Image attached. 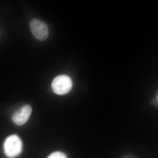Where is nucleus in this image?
<instances>
[{"label": "nucleus", "mask_w": 158, "mask_h": 158, "mask_svg": "<svg viewBox=\"0 0 158 158\" xmlns=\"http://www.w3.org/2000/svg\"><path fill=\"white\" fill-rule=\"evenodd\" d=\"M31 113L32 108L30 105L23 106L13 114L12 120L15 124L22 125L28 121Z\"/></svg>", "instance_id": "nucleus-4"}, {"label": "nucleus", "mask_w": 158, "mask_h": 158, "mask_svg": "<svg viewBox=\"0 0 158 158\" xmlns=\"http://www.w3.org/2000/svg\"><path fill=\"white\" fill-rule=\"evenodd\" d=\"M22 142L16 135H11L6 138L4 144V152L8 157L13 158L19 155L22 150Z\"/></svg>", "instance_id": "nucleus-1"}, {"label": "nucleus", "mask_w": 158, "mask_h": 158, "mask_svg": "<svg viewBox=\"0 0 158 158\" xmlns=\"http://www.w3.org/2000/svg\"><path fill=\"white\" fill-rule=\"evenodd\" d=\"M48 158H67L65 154L60 152H56L51 154Z\"/></svg>", "instance_id": "nucleus-5"}, {"label": "nucleus", "mask_w": 158, "mask_h": 158, "mask_svg": "<svg viewBox=\"0 0 158 158\" xmlns=\"http://www.w3.org/2000/svg\"><path fill=\"white\" fill-rule=\"evenodd\" d=\"M30 26L31 32L36 39L40 41L47 39L49 31L45 22L37 19H33L30 22Z\"/></svg>", "instance_id": "nucleus-3"}, {"label": "nucleus", "mask_w": 158, "mask_h": 158, "mask_svg": "<svg viewBox=\"0 0 158 158\" xmlns=\"http://www.w3.org/2000/svg\"><path fill=\"white\" fill-rule=\"evenodd\" d=\"M72 85V81L70 77L65 75H61L54 79L52 87L56 94L64 95L70 91Z\"/></svg>", "instance_id": "nucleus-2"}]
</instances>
